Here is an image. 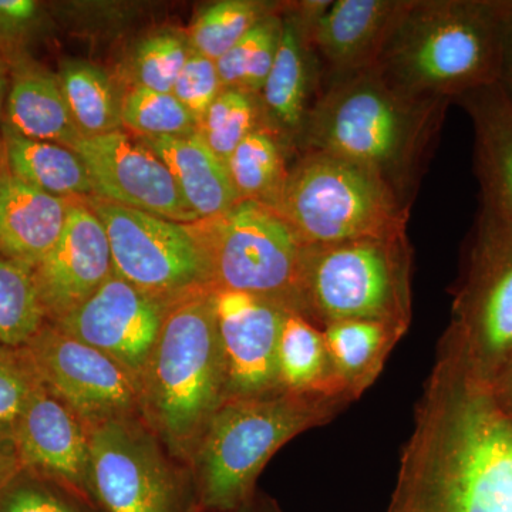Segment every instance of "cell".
Listing matches in <instances>:
<instances>
[{
    "label": "cell",
    "mask_w": 512,
    "mask_h": 512,
    "mask_svg": "<svg viewBox=\"0 0 512 512\" xmlns=\"http://www.w3.org/2000/svg\"><path fill=\"white\" fill-rule=\"evenodd\" d=\"M448 104L397 92L376 66L322 80L299 146L372 171L412 208Z\"/></svg>",
    "instance_id": "1"
},
{
    "label": "cell",
    "mask_w": 512,
    "mask_h": 512,
    "mask_svg": "<svg viewBox=\"0 0 512 512\" xmlns=\"http://www.w3.org/2000/svg\"><path fill=\"white\" fill-rule=\"evenodd\" d=\"M500 0H410L376 67L417 100L456 101L498 83Z\"/></svg>",
    "instance_id": "2"
},
{
    "label": "cell",
    "mask_w": 512,
    "mask_h": 512,
    "mask_svg": "<svg viewBox=\"0 0 512 512\" xmlns=\"http://www.w3.org/2000/svg\"><path fill=\"white\" fill-rule=\"evenodd\" d=\"M227 400V369L211 289L170 303L140 382V404L175 450L200 443Z\"/></svg>",
    "instance_id": "3"
},
{
    "label": "cell",
    "mask_w": 512,
    "mask_h": 512,
    "mask_svg": "<svg viewBox=\"0 0 512 512\" xmlns=\"http://www.w3.org/2000/svg\"><path fill=\"white\" fill-rule=\"evenodd\" d=\"M348 404L342 396L286 390L225 400L198 443L202 507L231 511L247 504L256 478L279 448L329 423Z\"/></svg>",
    "instance_id": "4"
},
{
    "label": "cell",
    "mask_w": 512,
    "mask_h": 512,
    "mask_svg": "<svg viewBox=\"0 0 512 512\" xmlns=\"http://www.w3.org/2000/svg\"><path fill=\"white\" fill-rule=\"evenodd\" d=\"M412 271L407 234L306 245L299 315L320 329L342 320L410 328Z\"/></svg>",
    "instance_id": "5"
},
{
    "label": "cell",
    "mask_w": 512,
    "mask_h": 512,
    "mask_svg": "<svg viewBox=\"0 0 512 512\" xmlns=\"http://www.w3.org/2000/svg\"><path fill=\"white\" fill-rule=\"evenodd\" d=\"M305 245L407 234L410 207L382 178L352 161L302 151L275 208Z\"/></svg>",
    "instance_id": "6"
},
{
    "label": "cell",
    "mask_w": 512,
    "mask_h": 512,
    "mask_svg": "<svg viewBox=\"0 0 512 512\" xmlns=\"http://www.w3.org/2000/svg\"><path fill=\"white\" fill-rule=\"evenodd\" d=\"M441 343L487 387L512 365V218L483 202Z\"/></svg>",
    "instance_id": "7"
},
{
    "label": "cell",
    "mask_w": 512,
    "mask_h": 512,
    "mask_svg": "<svg viewBox=\"0 0 512 512\" xmlns=\"http://www.w3.org/2000/svg\"><path fill=\"white\" fill-rule=\"evenodd\" d=\"M187 225L211 291L249 293L299 315L306 245L278 211L241 201L224 214Z\"/></svg>",
    "instance_id": "8"
},
{
    "label": "cell",
    "mask_w": 512,
    "mask_h": 512,
    "mask_svg": "<svg viewBox=\"0 0 512 512\" xmlns=\"http://www.w3.org/2000/svg\"><path fill=\"white\" fill-rule=\"evenodd\" d=\"M83 201L106 229L114 274L128 284L167 305L210 289L204 259L187 224L97 197Z\"/></svg>",
    "instance_id": "9"
},
{
    "label": "cell",
    "mask_w": 512,
    "mask_h": 512,
    "mask_svg": "<svg viewBox=\"0 0 512 512\" xmlns=\"http://www.w3.org/2000/svg\"><path fill=\"white\" fill-rule=\"evenodd\" d=\"M20 349L40 383L92 427L124 419L140 404V386L127 370L55 323Z\"/></svg>",
    "instance_id": "10"
},
{
    "label": "cell",
    "mask_w": 512,
    "mask_h": 512,
    "mask_svg": "<svg viewBox=\"0 0 512 512\" xmlns=\"http://www.w3.org/2000/svg\"><path fill=\"white\" fill-rule=\"evenodd\" d=\"M90 487L107 512H183L170 468L150 437L124 419L89 433Z\"/></svg>",
    "instance_id": "11"
},
{
    "label": "cell",
    "mask_w": 512,
    "mask_h": 512,
    "mask_svg": "<svg viewBox=\"0 0 512 512\" xmlns=\"http://www.w3.org/2000/svg\"><path fill=\"white\" fill-rule=\"evenodd\" d=\"M72 150L86 164L97 198L180 224L198 221L167 165L140 138L113 131L82 137Z\"/></svg>",
    "instance_id": "12"
},
{
    "label": "cell",
    "mask_w": 512,
    "mask_h": 512,
    "mask_svg": "<svg viewBox=\"0 0 512 512\" xmlns=\"http://www.w3.org/2000/svg\"><path fill=\"white\" fill-rule=\"evenodd\" d=\"M167 308V303L113 274L55 325L119 363L140 386Z\"/></svg>",
    "instance_id": "13"
},
{
    "label": "cell",
    "mask_w": 512,
    "mask_h": 512,
    "mask_svg": "<svg viewBox=\"0 0 512 512\" xmlns=\"http://www.w3.org/2000/svg\"><path fill=\"white\" fill-rule=\"evenodd\" d=\"M227 399L278 392V345L285 308L249 293L212 291Z\"/></svg>",
    "instance_id": "14"
},
{
    "label": "cell",
    "mask_w": 512,
    "mask_h": 512,
    "mask_svg": "<svg viewBox=\"0 0 512 512\" xmlns=\"http://www.w3.org/2000/svg\"><path fill=\"white\" fill-rule=\"evenodd\" d=\"M410 0H315L308 35L322 80L372 69Z\"/></svg>",
    "instance_id": "15"
},
{
    "label": "cell",
    "mask_w": 512,
    "mask_h": 512,
    "mask_svg": "<svg viewBox=\"0 0 512 512\" xmlns=\"http://www.w3.org/2000/svg\"><path fill=\"white\" fill-rule=\"evenodd\" d=\"M113 274L106 229L86 202L74 201L59 241L33 269L46 318L63 319Z\"/></svg>",
    "instance_id": "16"
},
{
    "label": "cell",
    "mask_w": 512,
    "mask_h": 512,
    "mask_svg": "<svg viewBox=\"0 0 512 512\" xmlns=\"http://www.w3.org/2000/svg\"><path fill=\"white\" fill-rule=\"evenodd\" d=\"M23 470L93 495L90 487V440L82 420L43 384L13 424Z\"/></svg>",
    "instance_id": "17"
},
{
    "label": "cell",
    "mask_w": 512,
    "mask_h": 512,
    "mask_svg": "<svg viewBox=\"0 0 512 512\" xmlns=\"http://www.w3.org/2000/svg\"><path fill=\"white\" fill-rule=\"evenodd\" d=\"M309 10L311 2H299L282 15L274 64L259 94L268 130L296 144H301L323 76L309 40Z\"/></svg>",
    "instance_id": "18"
},
{
    "label": "cell",
    "mask_w": 512,
    "mask_h": 512,
    "mask_svg": "<svg viewBox=\"0 0 512 512\" xmlns=\"http://www.w3.org/2000/svg\"><path fill=\"white\" fill-rule=\"evenodd\" d=\"M474 130V168L481 202L512 218V103L500 83L456 100Z\"/></svg>",
    "instance_id": "19"
},
{
    "label": "cell",
    "mask_w": 512,
    "mask_h": 512,
    "mask_svg": "<svg viewBox=\"0 0 512 512\" xmlns=\"http://www.w3.org/2000/svg\"><path fill=\"white\" fill-rule=\"evenodd\" d=\"M73 202L37 190L8 171L0 184V252L33 271L59 241Z\"/></svg>",
    "instance_id": "20"
},
{
    "label": "cell",
    "mask_w": 512,
    "mask_h": 512,
    "mask_svg": "<svg viewBox=\"0 0 512 512\" xmlns=\"http://www.w3.org/2000/svg\"><path fill=\"white\" fill-rule=\"evenodd\" d=\"M12 80L3 124L22 136L72 148L83 134L74 123L56 74L20 55L10 60Z\"/></svg>",
    "instance_id": "21"
},
{
    "label": "cell",
    "mask_w": 512,
    "mask_h": 512,
    "mask_svg": "<svg viewBox=\"0 0 512 512\" xmlns=\"http://www.w3.org/2000/svg\"><path fill=\"white\" fill-rule=\"evenodd\" d=\"M138 138L167 165L181 197L198 220L217 217L241 202L227 164L215 156L200 134Z\"/></svg>",
    "instance_id": "22"
},
{
    "label": "cell",
    "mask_w": 512,
    "mask_h": 512,
    "mask_svg": "<svg viewBox=\"0 0 512 512\" xmlns=\"http://www.w3.org/2000/svg\"><path fill=\"white\" fill-rule=\"evenodd\" d=\"M322 330L340 387L355 402L376 382L409 328L377 320H342Z\"/></svg>",
    "instance_id": "23"
},
{
    "label": "cell",
    "mask_w": 512,
    "mask_h": 512,
    "mask_svg": "<svg viewBox=\"0 0 512 512\" xmlns=\"http://www.w3.org/2000/svg\"><path fill=\"white\" fill-rule=\"evenodd\" d=\"M2 146L10 175L66 200L96 197L82 157L72 148L22 136L3 124Z\"/></svg>",
    "instance_id": "24"
},
{
    "label": "cell",
    "mask_w": 512,
    "mask_h": 512,
    "mask_svg": "<svg viewBox=\"0 0 512 512\" xmlns=\"http://www.w3.org/2000/svg\"><path fill=\"white\" fill-rule=\"evenodd\" d=\"M278 375L281 389L286 392L332 394L348 399L336 377L323 330L295 312L286 313L279 336Z\"/></svg>",
    "instance_id": "25"
},
{
    "label": "cell",
    "mask_w": 512,
    "mask_h": 512,
    "mask_svg": "<svg viewBox=\"0 0 512 512\" xmlns=\"http://www.w3.org/2000/svg\"><path fill=\"white\" fill-rule=\"evenodd\" d=\"M56 76L83 137L123 130L124 96L101 67L82 60H69L60 66Z\"/></svg>",
    "instance_id": "26"
},
{
    "label": "cell",
    "mask_w": 512,
    "mask_h": 512,
    "mask_svg": "<svg viewBox=\"0 0 512 512\" xmlns=\"http://www.w3.org/2000/svg\"><path fill=\"white\" fill-rule=\"evenodd\" d=\"M229 177L239 200L278 207L288 180L282 141L262 128L245 138L227 161Z\"/></svg>",
    "instance_id": "27"
},
{
    "label": "cell",
    "mask_w": 512,
    "mask_h": 512,
    "mask_svg": "<svg viewBox=\"0 0 512 512\" xmlns=\"http://www.w3.org/2000/svg\"><path fill=\"white\" fill-rule=\"evenodd\" d=\"M45 318L32 269L0 252V345L23 348Z\"/></svg>",
    "instance_id": "28"
},
{
    "label": "cell",
    "mask_w": 512,
    "mask_h": 512,
    "mask_svg": "<svg viewBox=\"0 0 512 512\" xmlns=\"http://www.w3.org/2000/svg\"><path fill=\"white\" fill-rule=\"evenodd\" d=\"M281 29L282 15L276 12L249 30L237 45L217 60L224 89L254 96L261 94L274 64Z\"/></svg>",
    "instance_id": "29"
},
{
    "label": "cell",
    "mask_w": 512,
    "mask_h": 512,
    "mask_svg": "<svg viewBox=\"0 0 512 512\" xmlns=\"http://www.w3.org/2000/svg\"><path fill=\"white\" fill-rule=\"evenodd\" d=\"M274 13L275 5L254 0H222L212 3L195 19L188 40L195 53L217 62L249 30Z\"/></svg>",
    "instance_id": "30"
},
{
    "label": "cell",
    "mask_w": 512,
    "mask_h": 512,
    "mask_svg": "<svg viewBox=\"0 0 512 512\" xmlns=\"http://www.w3.org/2000/svg\"><path fill=\"white\" fill-rule=\"evenodd\" d=\"M262 128L268 130L259 96L225 89L198 123L197 133L227 164L235 148Z\"/></svg>",
    "instance_id": "31"
},
{
    "label": "cell",
    "mask_w": 512,
    "mask_h": 512,
    "mask_svg": "<svg viewBox=\"0 0 512 512\" xmlns=\"http://www.w3.org/2000/svg\"><path fill=\"white\" fill-rule=\"evenodd\" d=\"M123 128L137 137H178L197 133V121L173 93L133 87L124 94Z\"/></svg>",
    "instance_id": "32"
},
{
    "label": "cell",
    "mask_w": 512,
    "mask_h": 512,
    "mask_svg": "<svg viewBox=\"0 0 512 512\" xmlns=\"http://www.w3.org/2000/svg\"><path fill=\"white\" fill-rule=\"evenodd\" d=\"M192 53L190 40L175 33L148 37L137 46L131 60L133 87L173 93L174 84Z\"/></svg>",
    "instance_id": "33"
},
{
    "label": "cell",
    "mask_w": 512,
    "mask_h": 512,
    "mask_svg": "<svg viewBox=\"0 0 512 512\" xmlns=\"http://www.w3.org/2000/svg\"><path fill=\"white\" fill-rule=\"evenodd\" d=\"M40 384L22 349L0 348V423L13 426Z\"/></svg>",
    "instance_id": "34"
},
{
    "label": "cell",
    "mask_w": 512,
    "mask_h": 512,
    "mask_svg": "<svg viewBox=\"0 0 512 512\" xmlns=\"http://www.w3.org/2000/svg\"><path fill=\"white\" fill-rule=\"evenodd\" d=\"M224 90L217 62L194 52L181 70L173 94L190 111L198 127L211 104Z\"/></svg>",
    "instance_id": "35"
},
{
    "label": "cell",
    "mask_w": 512,
    "mask_h": 512,
    "mask_svg": "<svg viewBox=\"0 0 512 512\" xmlns=\"http://www.w3.org/2000/svg\"><path fill=\"white\" fill-rule=\"evenodd\" d=\"M20 477L0 491V512H84L42 481Z\"/></svg>",
    "instance_id": "36"
},
{
    "label": "cell",
    "mask_w": 512,
    "mask_h": 512,
    "mask_svg": "<svg viewBox=\"0 0 512 512\" xmlns=\"http://www.w3.org/2000/svg\"><path fill=\"white\" fill-rule=\"evenodd\" d=\"M39 12L33 0H0V47L10 60L22 55L19 45L36 25Z\"/></svg>",
    "instance_id": "37"
},
{
    "label": "cell",
    "mask_w": 512,
    "mask_h": 512,
    "mask_svg": "<svg viewBox=\"0 0 512 512\" xmlns=\"http://www.w3.org/2000/svg\"><path fill=\"white\" fill-rule=\"evenodd\" d=\"M23 471L13 427L0 423V491L22 476Z\"/></svg>",
    "instance_id": "38"
},
{
    "label": "cell",
    "mask_w": 512,
    "mask_h": 512,
    "mask_svg": "<svg viewBox=\"0 0 512 512\" xmlns=\"http://www.w3.org/2000/svg\"><path fill=\"white\" fill-rule=\"evenodd\" d=\"M501 63L498 83L512 103V0H500Z\"/></svg>",
    "instance_id": "39"
},
{
    "label": "cell",
    "mask_w": 512,
    "mask_h": 512,
    "mask_svg": "<svg viewBox=\"0 0 512 512\" xmlns=\"http://www.w3.org/2000/svg\"><path fill=\"white\" fill-rule=\"evenodd\" d=\"M501 409L512 417V365L490 387Z\"/></svg>",
    "instance_id": "40"
},
{
    "label": "cell",
    "mask_w": 512,
    "mask_h": 512,
    "mask_svg": "<svg viewBox=\"0 0 512 512\" xmlns=\"http://www.w3.org/2000/svg\"><path fill=\"white\" fill-rule=\"evenodd\" d=\"M8 77H6L5 64L0 59V143H2V127L5 121L6 99H8Z\"/></svg>",
    "instance_id": "41"
},
{
    "label": "cell",
    "mask_w": 512,
    "mask_h": 512,
    "mask_svg": "<svg viewBox=\"0 0 512 512\" xmlns=\"http://www.w3.org/2000/svg\"><path fill=\"white\" fill-rule=\"evenodd\" d=\"M6 173H8V165H6L5 151H3L2 143H0V184H2Z\"/></svg>",
    "instance_id": "42"
},
{
    "label": "cell",
    "mask_w": 512,
    "mask_h": 512,
    "mask_svg": "<svg viewBox=\"0 0 512 512\" xmlns=\"http://www.w3.org/2000/svg\"><path fill=\"white\" fill-rule=\"evenodd\" d=\"M207 512H259L256 510L254 505H252V500L248 501L247 504L241 505V507L235 508V510L231 511H207Z\"/></svg>",
    "instance_id": "43"
}]
</instances>
